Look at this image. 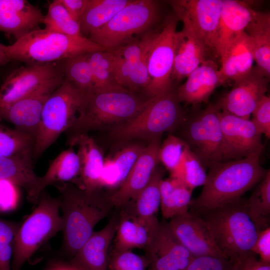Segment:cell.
Listing matches in <instances>:
<instances>
[{"label": "cell", "instance_id": "cell-40", "mask_svg": "<svg viewBox=\"0 0 270 270\" xmlns=\"http://www.w3.org/2000/svg\"><path fill=\"white\" fill-rule=\"evenodd\" d=\"M0 118V157L31 154L34 141L24 134L6 127Z\"/></svg>", "mask_w": 270, "mask_h": 270}, {"label": "cell", "instance_id": "cell-34", "mask_svg": "<svg viewBox=\"0 0 270 270\" xmlns=\"http://www.w3.org/2000/svg\"><path fill=\"white\" fill-rule=\"evenodd\" d=\"M94 84V92L128 91L116 82L114 75L116 56L108 50L88 54Z\"/></svg>", "mask_w": 270, "mask_h": 270}, {"label": "cell", "instance_id": "cell-12", "mask_svg": "<svg viewBox=\"0 0 270 270\" xmlns=\"http://www.w3.org/2000/svg\"><path fill=\"white\" fill-rule=\"evenodd\" d=\"M60 61L20 66L10 73L0 87V114L18 100L64 80Z\"/></svg>", "mask_w": 270, "mask_h": 270}, {"label": "cell", "instance_id": "cell-27", "mask_svg": "<svg viewBox=\"0 0 270 270\" xmlns=\"http://www.w3.org/2000/svg\"><path fill=\"white\" fill-rule=\"evenodd\" d=\"M31 154L0 157V180L10 181L27 192L28 200L37 202L38 188L41 177L36 175L32 166Z\"/></svg>", "mask_w": 270, "mask_h": 270}, {"label": "cell", "instance_id": "cell-10", "mask_svg": "<svg viewBox=\"0 0 270 270\" xmlns=\"http://www.w3.org/2000/svg\"><path fill=\"white\" fill-rule=\"evenodd\" d=\"M180 138L203 166L226 161L219 110L208 104L202 110L186 116L178 128Z\"/></svg>", "mask_w": 270, "mask_h": 270}, {"label": "cell", "instance_id": "cell-33", "mask_svg": "<svg viewBox=\"0 0 270 270\" xmlns=\"http://www.w3.org/2000/svg\"><path fill=\"white\" fill-rule=\"evenodd\" d=\"M148 52L135 62L125 60L114 54V75L118 84L132 92L144 90L148 86L150 82L148 70Z\"/></svg>", "mask_w": 270, "mask_h": 270}, {"label": "cell", "instance_id": "cell-1", "mask_svg": "<svg viewBox=\"0 0 270 270\" xmlns=\"http://www.w3.org/2000/svg\"><path fill=\"white\" fill-rule=\"evenodd\" d=\"M260 153L238 160L216 162L208 168L200 194L191 200L189 210H207L242 198L264 178L268 170L260 162Z\"/></svg>", "mask_w": 270, "mask_h": 270}, {"label": "cell", "instance_id": "cell-18", "mask_svg": "<svg viewBox=\"0 0 270 270\" xmlns=\"http://www.w3.org/2000/svg\"><path fill=\"white\" fill-rule=\"evenodd\" d=\"M150 264L148 270H186L194 257L180 243L166 221L145 250Z\"/></svg>", "mask_w": 270, "mask_h": 270}, {"label": "cell", "instance_id": "cell-45", "mask_svg": "<svg viewBox=\"0 0 270 270\" xmlns=\"http://www.w3.org/2000/svg\"><path fill=\"white\" fill-rule=\"evenodd\" d=\"M144 147L139 144H131L124 147L112 158L118 172L120 185L127 177Z\"/></svg>", "mask_w": 270, "mask_h": 270}, {"label": "cell", "instance_id": "cell-14", "mask_svg": "<svg viewBox=\"0 0 270 270\" xmlns=\"http://www.w3.org/2000/svg\"><path fill=\"white\" fill-rule=\"evenodd\" d=\"M270 78L257 66L234 82L232 89L219 99L215 107L224 112L249 119L254 110L266 95Z\"/></svg>", "mask_w": 270, "mask_h": 270}, {"label": "cell", "instance_id": "cell-47", "mask_svg": "<svg viewBox=\"0 0 270 270\" xmlns=\"http://www.w3.org/2000/svg\"><path fill=\"white\" fill-rule=\"evenodd\" d=\"M186 270H233L232 263L222 256H203L193 258Z\"/></svg>", "mask_w": 270, "mask_h": 270}, {"label": "cell", "instance_id": "cell-16", "mask_svg": "<svg viewBox=\"0 0 270 270\" xmlns=\"http://www.w3.org/2000/svg\"><path fill=\"white\" fill-rule=\"evenodd\" d=\"M160 224L157 217L138 216L130 203L122 207L112 252L147 249L154 239Z\"/></svg>", "mask_w": 270, "mask_h": 270}, {"label": "cell", "instance_id": "cell-23", "mask_svg": "<svg viewBox=\"0 0 270 270\" xmlns=\"http://www.w3.org/2000/svg\"><path fill=\"white\" fill-rule=\"evenodd\" d=\"M44 15L38 6L26 0H0V32L16 40L43 24Z\"/></svg>", "mask_w": 270, "mask_h": 270}, {"label": "cell", "instance_id": "cell-38", "mask_svg": "<svg viewBox=\"0 0 270 270\" xmlns=\"http://www.w3.org/2000/svg\"><path fill=\"white\" fill-rule=\"evenodd\" d=\"M44 28L70 36H83L80 24L74 20L60 0H54L48 6L43 21Z\"/></svg>", "mask_w": 270, "mask_h": 270}, {"label": "cell", "instance_id": "cell-22", "mask_svg": "<svg viewBox=\"0 0 270 270\" xmlns=\"http://www.w3.org/2000/svg\"><path fill=\"white\" fill-rule=\"evenodd\" d=\"M252 2L222 0L216 53L220 59L234 40L244 30L258 13Z\"/></svg>", "mask_w": 270, "mask_h": 270}, {"label": "cell", "instance_id": "cell-21", "mask_svg": "<svg viewBox=\"0 0 270 270\" xmlns=\"http://www.w3.org/2000/svg\"><path fill=\"white\" fill-rule=\"evenodd\" d=\"M226 82L217 64L208 58L188 76L176 93L180 102L194 106L207 103L214 90Z\"/></svg>", "mask_w": 270, "mask_h": 270}, {"label": "cell", "instance_id": "cell-44", "mask_svg": "<svg viewBox=\"0 0 270 270\" xmlns=\"http://www.w3.org/2000/svg\"><path fill=\"white\" fill-rule=\"evenodd\" d=\"M155 32L148 31L140 40L132 41L110 52L125 60L136 61L148 52Z\"/></svg>", "mask_w": 270, "mask_h": 270}, {"label": "cell", "instance_id": "cell-2", "mask_svg": "<svg viewBox=\"0 0 270 270\" xmlns=\"http://www.w3.org/2000/svg\"><path fill=\"white\" fill-rule=\"evenodd\" d=\"M56 184L60 194L64 246L75 256L90 236L96 224L106 218L114 207L102 188L86 190L71 182Z\"/></svg>", "mask_w": 270, "mask_h": 270}, {"label": "cell", "instance_id": "cell-30", "mask_svg": "<svg viewBox=\"0 0 270 270\" xmlns=\"http://www.w3.org/2000/svg\"><path fill=\"white\" fill-rule=\"evenodd\" d=\"M160 192V208L165 219H170L189 210L192 190L180 180L171 176L163 178Z\"/></svg>", "mask_w": 270, "mask_h": 270}, {"label": "cell", "instance_id": "cell-13", "mask_svg": "<svg viewBox=\"0 0 270 270\" xmlns=\"http://www.w3.org/2000/svg\"><path fill=\"white\" fill-rule=\"evenodd\" d=\"M170 2L178 20L192 30L210 55L216 56L222 0H175Z\"/></svg>", "mask_w": 270, "mask_h": 270}, {"label": "cell", "instance_id": "cell-48", "mask_svg": "<svg viewBox=\"0 0 270 270\" xmlns=\"http://www.w3.org/2000/svg\"><path fill=\"white\" fill-rule=\"evenodd\" d=\"M16 186L10 181L0 180V211H10L16 206L18 202Z\"/></svg>", "mask_w": 270, "mask_h": 270}, {"label": "cell", "instance_id": "cell-11", "mask_svg": "<svg viewBox=\"0 0 270 270\" xmlns=\"http://www.w3.org/2000/svg\"><path fill=\"white\" fill-rule=\"evenodd\" d=\"M178 22L175 14L168 16L160 30L155 32L152 40L148 58L150 82L143 90L148 98L172 90L175 35Z\"/></svg>", "mask_w": 270, "mask_h": 270}, {"label": "cell", "instance_id": "cell-50", "mask_svg": "<svg viewBox=\"0 0 270 270\" xmlns=\"http://www.w3.org/2000/svg\"><path fill=\"white\" fill-rule=\"evenodd\" d=\"M233 270H270V264H266L256 255L251 254L232 262Z\"/></svg>", "mask_w": 270, "mask_h": 270}, {"label": "cell", "instance_id": "cell-25", "mask_svg": "<svg viewBox=\"0 0 270 270\" xmlns=\"http://www.w3.org/2000/svg\"><path fill=\"white\" fill-rule=\"evenodd\" d=\"M210 54L192 30L183 25L175 35L172 80L180 82L196 69Z\"/></svg>", "mask_w": 270, "mask_h": 270}, {"label": "cell", "instance_id": "cell-26", "mask_svg": "<svg viewBox=\"0 0 270 270\" xmlns=\"http://www.w3.org/2000/svg\"><path fill=\"white\" fill-rule=\"evenodd\" d=\"M69 145H78V148L80 172L74 184L86 190L101 188L100 178L104 158L96 142L86 134L76 138Z\"/></svg>", "mask_w": 270, "mask_h": 270}, {"label": "cell", "instance_id": "cell-20", "mask_svg": "<svg viewBox=\"0 0 270 270\" xmlns=\"http://www.w3.org/2000/svg\"><path fill=\"white\" fill-rule=\"evenodd\" d=\"M62 82L50 84L18 100L0 114V118L12 124L15 129L35 141L44 105Z\"/></svg>", "mask_w": 270, "mask_h": 270}, {"label": "cell", "instance_id": "cell-51", "mask_svg": "<svg viewBox=\"0 0 270 270\" xmlns=\"http://www.w3.org/2000/svg\"><path fill=\"white\" fill-rule=\"evenodd\" d=\"M90 0H60L70 15L79 22Z\"/></svg>", "mask_w": 270, "mask_h": 270}, {"label": "cell", "instance_id": "cell-31", "mask_svg": "<svg viewBox=\"0 0 270 270\" xmlns=\"http://www.w3.org/2000/svg\"><path fill=\"white\" fill-rule=\"evenodd\" d=\"M80 172L79 157L70 148L61 152L52 162L46 172L41 177L38 188L40 196L48 186L58 182L74 184Z\"/></svg>", "mask_w": 270, "mask_h": 270}, {"label": "cell", "instance_id": "cell-24", "mask_svg": "<svg viewBox=\"0 0 270 270\" xmlns=\"http://www.w3.org/2000/svg\"><path fill=\"white\" fill-rule=\"evenodd\" d=\"M118 221V216H114L102 229L94 232L74 256L72 264L84 270H108Z\"/></svg>", "mask_w": 270, "mask_h": 270}, {"label": "cell", "instance_id": "cell-19", "mask_svg": "<svg viewBox=\"0 0 270 270\" xmlns=\"http://www.w3.org/2000/svg\"><path fill=\"white\" fill-rule=\"evenodd\" d=\"M160 140H153L144 148L124 182L110 196L114 207L122 208L128 202L134 201L148 184L160 163Z\"/></svg>", "mask_w": 270, "mask_h": 270}, {"label": "cell", "instance_id": "cell-35", "mask_svg": "<svg viewBox=\"0 0 270 270\" xmlns=\"http://www.w3.org/2000/svg\"><path fill=\"white\" fill-rule=\"evenodd\" d=\"M248 214L257 232L270 228V170H268L262 180L248 199L245 200Z\"/></svg>", "mask_w": 270, "mask_h": 270}, {"label": "cell", "instance_id": "cell-41", "mask_svg": "<svg viewBox=\"0 0 270 270\" xmlns=\"http://www.w3.org/2000/svg\"><path fill=\"white\" fill-rule=\"evenodd\" d=\"M20 225L0 218V270H12L15 239Z\"/></svg>", "mask_w": 270, "mask_h": 270}, {"label": "cell", "instance_id": "cell-29", "mask_svg": "<svg viewBox=\"0 0 270 270\" xmlns=\"http://www.w3.org/2000/svg\"><path fill=\"white\" fill-rule=\"evenodd\" d=\"M244 32L250 38L256 66L270 76V14L258 11Z\"/></svg>", "mask_w": 270, "mask_h": 270}, {"label": "cell", "instance_id": "cell-53", "mask_svg": "<svg viewBox=\"0 0 270 270\" xmlns=\"http://www.w3.org/2000/svg\"><path fill=\"white\" fill-rule=\"evenodd\" d=\"M5 47L6 45L0 43V68L10 61L6 54Z\"/></svg>", "mask_w": 270, "mask_h": 270}, {"label": "cell", "instance_id": "cell-17", "mask_svg": "<svg viewBox=\"0 0 270 270\" xmlns=\"http://www.w3.org/2000/svg\"><path fill=\"white\" fill-rule=\"evenodd\" d=\"M168 223L178 240L194 258L224 256L215 244L205 222L194 212L189 210L170 218Z\"/></svg>", "mask_w": 270, "mask_h": 270}, {"label": "cell", "instance_id": "cell-7", "mask_svg": "<svg viewBox=\"0 0 270 270\" xmlns=\"http://www.w3.org/2000/svg\"><path fill=\"white\" fill-rule=\"evenodd\" d=\"M87 94L66 78L46 101L34 141L32 158L38 159L74 124Z\"/></svg>", "mask_w": 270, "mask_h": 270}, {"label": "cell", "instance_id": "cell-49", "mask_svg": "<svg viewBox=\"0 0 270 270\" xmlns=\"http://www.w3.org/2000/svg\"><path fill=\"white\" fill-rule=\"evenodd\" d=\"M252 252L260 256V261L270 264V227L257 232L256 238Z\"/></svg>", "mask_w": 270, "mask_h": 270}, {"label": "cell", "instance_id": "cell-37", "mask_svg": "<svg viewBox=\"0 0 270 270\" xmlns=\"http://www.w3.org/2000/svg\"><path fill=\"white\" fill-rule=\"evenodd\" d=\"M88 54L72 56L61 60L64 78L79 90L90 94L94 92V84Z\"/></svg>", "mask_w": 270, "mask_h": 270}, {"label": "cell", "instance_id": "cell-5", "mask_svg": "<svg viewBox=\"0 0 270 270\" xmlns=\"http://www.w3.org/2000/svg\"><path fill=\"white\" fill-rule=\"evenodd\" d=\"M10 60L26 65L44 64L104 48L84 36H70L40 28L6 46Z\"/></svg>", "mask_w": 270, "mask_h": 270}, {"label": "cell", "instance_id": "cell-4", "mask_svg": "<svg viewBox=\"0 0 270 270\" xmlns=\"http://www.w3.org/2000/svg\"><path fill=\"white\" fill-rule=\"evenodd\" d=\"M241 198L215 208L194 211L206 224L218 249L231 262L253 254L256 228Z\"/></svg>", "mask_w": 270, "mask_h": 270}, {"label": "cell", "instance_id": "cell-9", "mask_svg": "<svg viewBox=\"0 0 270 270\" xmlns=\"http://www.w3.org/2000/svg\"><path fill=\"white\" fill-rule=\"evenodd\" d=\"M159 12L156 0H132L88 38L106 50H112L132 42L134 36L147 32L157 22Z\"/></svg>", "mask_w": 270, "mask_h": 270}, {"label": "cell", "instance_id": "cell-43", "mask_svg": "<svg viewBox=\"0 0 270 270\" xmlns=\"http://www.w3.org/2000/svg\"><path fill=\"white\" fill-rule=\"evenodd\" d=\"M150 264L149 258L126 250L110 252L108 270H146Z\"/></svg>", "mask_w": 270, "mask_h": 270}, {"label": "cell", "instance_id": "cell-3", "mask_svg": "<svg viewBox=\"0 0 270 270\" xmlns=\"http://www.w3.org/2000/svg\"><path fill=\"white\" fill-rule=\"evenodd\" d=\"M151 98L123 90L88 94L74 124L65 132L68 144L89 132L108 128L110 130L127 122L144 108Z\"/></svg>", "mask_w": 270, "mask_h": 270}, {"label": "cell", "instance_id": "cell-36", "mask_svg": "<svg viewBox=\"0 0 270 270\" xmlns=\"http://www.w3.org/2000/svg\"><path fill=\"white\" fill-rule=\"evenodd\" d=\"M164 172L158 166L146 186L134 200L129 202L134 212L143 218L156 217L160 205V184Z\"/></svg>", "mask_w": 270, "mask_h": 270}, {"label": "cell", "instance_id": "cell-32", "mask_svg": "<svg viewBox=\"0 0 270 270\" xmlns=\"http://www.w3.org/2000/svg\"><path fill=\"white\" fill-rule=\"evenodd\" d=\"M132 0H90L79 24L82 35L86 37L106 25Z\"/></svg>", "mask_w": 270, "mask_h": 270}, {"label": "cell", "instance_id": "cell-8", "mask_svg": "<svg viewBox=\"0 0 270 270\" xmlns=\"http://www.w3.org/2000/svg\"><path fill=\"white\" fill-rule=\"evenodd\" d=\"M38 205L22 224L16 236L12 270H22L24 263L48 240L62 230L60 198L42 193Z\"/></svg>", "mask_w": 270, "mask_h": 270}, {"label": "cell", "instance_id": "cell-28", "mask_svg": "<svg viewBox=\"0 0 270 270\" xmlns=\"http://www.w3.org/2000/svg\"><path fill=\"white\" fill-rule=\"evenodd\" d=\"M220 61V70L226 82H234L250 71L254 61V49L244 32L231 42Z\"/></svg>", "mask_w": 270, "mask_h": 270}, {"label": "cell", "instance_id": "cell-42", "mask_svg": "<svg viewBox=\"0 0 270 270\" xmlns=\"http://www.w3.org/2000/svg\"><path fill=\"white\" fill-rule=\"evenodd\" d=\"M188 147L180 138L172 134L168 135L160 146V162L170 173L180 164Z\"/></svg>", "mask_w": 270, "mask_h": 270}, {"label": "cell", "instance_id": "cell-52", "mask_svg": "<svg viewBox=\"0 0 270 270\" xmlns=\"http://www.w3.org/2000/svg\"><path fill=\"white\" fill-rule=\"evenodd\" d=\"M49 270H84L78 266L72 264H60L53 266Z\"/></svg>", "mask_w": 270, "mask_h": 270}, {"label": "cell", "instance_id": "cell-46", "mask_svg": "<svg viewBox=\"0 0 270 270\" xmlns=\"http://www.w3.org/2000/svg\"><path fill=\"white\" fill-rule=\"evenodd\" d=\"M252 122L258 132L270 138V97L266 95L258 104L252 114Z\"/></svg>", "mask_w": 270, "mask_h": 270}, {"label": "cell", "instance_id": "cell-39", "mask_svg": "<svg viewBox=\"0 0 270 270\" xmlns=\"http://www.w3.org/2000/svg\"><path fill=\"white\" fill-rule=\"evenodd\" d=\"M206 170L188 147L178 165L170 173V176L180 180L193 190L204 184L207 176Z\"/></svg>", "mask_w": 270, "mask_h": 270}, {"label": "cell", "instance_id": "cell-6", "mask_svg": "<svg viewBox=\"0 0 270 270\" xmlns=\"http://www.w3.org/2000/svg\"><path fill=\"white\" fill-rule=\"evenodd\" d=\"M187 115L180 106L176 90L152 98L136 116L110 130L112 138L120 141L160 140L166 132L178 130Z\"/></svg>", "mask_w": 270, "mask_h": 270}, {"label": "cell", "instance_id": "cell-15", "mask_svg": "<svg viewBox=\"0 0 270 270\" xmlns=\"http://www.w3.org/2000/svg\"><path fill=\"white\" fill-rule=\"evenodd\" d=\"M226 161L246 158L264 148L262 134L251 120L219 111Z\"/></svg>", "mask_w": 270, "mask_h": 270}]
</instances>
